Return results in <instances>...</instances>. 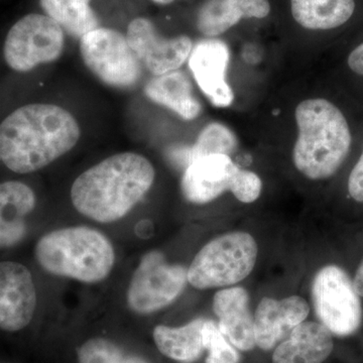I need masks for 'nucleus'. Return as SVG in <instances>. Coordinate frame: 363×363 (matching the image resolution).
Listing matches in <instances>:
<instances>
[{
	"label": "nucleus",
	"instance_id": "obj_1",
	"mask_svg": "<svg viewBox=\"0 0 363 363\" xmlns=\"http://www.w3.org/2000/svg\"><path fill=\"white\" fill-rule=\"evenodd\" d=\"M80 135L77 121L66 109L26 105L0 124V160L14 173H33L70 152Z\"/></svg>",
	"mask_w": 363,
	"mask_h": 363
},
{
	"label": "nucleus",
	"instance_id": "obj_2",
	"mask_svg": "<svg viewBox=\"0 0 363 363\" xmlns=\"http://www.w3.org/2000/svg\"><path fill=\"white\" fill-rule=\"evenodd\" d=\"M156 172L135 152L114 155L88 169L71 188L72 204L79 213L100 223L123 218L149 192Z\"/></svg>",
	"mask_w": 363,
	"mask_h": 363
},
{
	"label": "nucleus",
	"instance_id": "obj_3",
	"mask_svg": "<svg viewBox=\"0 0 363 363\" xmlns=\"http://www.w3.org/2000/svg\"><path fill=\"white\" fill-rule=\"evenodd\" d=\"M298 138L294 147L296 168L310 180L330 178L350 152V125L335 104L313 98L296 107Z\"/></svg>",
	"mask_w": 363,
	"mask_h": 363
},
{
	"label": "nucleus",
	"instance_id": "obj_4",
	"mask_svg": "<svg viewBox=\"0 0 363 363\" xmlns=\"http://www.w3.org/2000/svg\"><path fill=\"white\" fill-rule=\"evenodd\" d=\"M35 255L45 272L86 284L104 281L116 262L108 238L86 226L66 227L45 234L35 245Z\"/></svg>",
	"mask_w": 363,
	"mask_h": 363
},
{
	"label": "nucleus",
	"instance_id": "obj_5",
	"mask_svg": "<svg viewBox=\"0 0 363 363\" xmlns=\"http://www.w3.org/2000/svg\"><path fill=\"white\" fill-rule=\"evenodd\" d=\"M252 234L235 231L208 242L188 269V283L199 290L235 285L252 272L257 259Z\"/></svg>",
	"mask_w": 363,
	"mask_h": 363
},
{
	"label": "nucleus",
	"instance_id": "obj_6",
	"mask_svg": "<svg viewBox=\"0 0 363 363\" xmlns=\"http://www.w3.org/2000/svg\"><path fill=\"white\" fill-rule=\"evenodd\" d=\"M85 66L102 83L117 89H133L140 83L143 65L123 33L97 28L80 39Z\"/></svg>",
	"mask_w": 363,
	"mask_h": 363
},
{
	"label": "nucleus",
	"instance_id": "obj_7",
	"mask_svg": "<svg viewBox=\"0 0 363 363\" xmlns=\"http://www.w3.org/2000/svg\"><path fill=\"white\" fill-rule=\"evenodd\" d=\"M312 301L320 323L339 337L360 328L363 310L360 296L348 274L337 266L322 267L312 284Z\"/></svg>",
	"mask_w": 363,
	"mask_h": 363
},
{
	"label": "nucleus",
	"instance_id": "obj_8",
	"mask_svg": "<svg viewBox=\"0 0 363 363\" xmlns=\"http://www.w3.org/2000/svg\"><path fill=\"white\" fill-rule=\"evenodd\" d=\"M64 47L65 32L58 23L44 14H28L7 33L4 59L13 70L28 72L57 61Z\"/></svg>",
	"mask_w": 363,
	"mask_h": 363
},
{
	"label": "nucleus",
	"instance_id": "obj_9",
	"mask_svg": "<svg viewBox=\"0 0 363 363\" xmlns=\"http://www.w3.org/2000/svg\"><path fill=\"white\" fill-rule=\"evenodd\" d=\"M188 283V269L169 264L162 252H147L130 279L126 293L128 307L138 314H150L171 305Z\"/></svg>",
	"mask_w": 363,
	"mask_h": 363
},
{
	"label": "nucleus",
	"instance_id": "obj_10",
	"mask_svg": "<svg viewBox=\"0 0 363 363\" xmlns=\"http://www.w3.org/2000/svg\"><path fill=\"white\" fill-rule=\"evenodd\" d=\"M126 39L140 64L154 76L179 70L193 49L192 40L188 35L162 37L154 23L145 18L130 21Z\"/></svg>",
	"mask_w": 363,
	"mask_h": 363
},
{
	"label": "nucleus",
	"instance_id": "obj_11",
	"mask_svg": "<svg viewBox=\"0 0 363 363\" xmlns=\"http://www.w3.org/2000/svg\"><path fill=\"white\" fill-rule=\"evenodd\" d=\"M37 290L28 267L16 262H0V330L14 333L33 321Z\"/></svg>",
	"mask_w": 363,
	"mask_h": 363
},
{
	"label": "nucleus",
	"instance_id": "obj_12",
	"mask_svg": "<svg viewBox=\"0 0 363 363\" xmlns=\"http://www.w3.org/2000/svg\"><path fill=\"white\" fill-rule=\"evenodd\" d=\"M188 60L196 83L212 105L219 108L230 106L234 94L226 81L228 45L215 38L200 40Z\"/></svg>",
	"mask_w": 363,
	"mask_h": 363
},
{
	"label": "nucleus",
	"instance_id": "obj_13",
	"mask_svg": "<svg viewBox=\"0 0 363 363\" xmlns=\"http://www.w3.org/2000/svg\"><path fill=\"white\" fill-rule=\"evenodd\" d=\"M238 168L226 155L200 157L186 167L181 182L182 192L189 202L206 204L231 191Z\"/></svg>",
	"mask_w": 363,
	"mask_h": 363
},
{
	"label": "nucleus",
	"instance_id": "obj_14",
	"mask_svg": "<svg viewBox=\"0 0 363 363\" xmlns=\"http://www.w3.org/2000/svg\"><path fill=\"white\" fill-rule=\"evenodd\" d=\"M309 313V305L298 296L262 298L255 313V343L260 350H274L305 322Z\"/></svg>",
	"mask_w": 363,
	"mask_h": 363
},
{
	"label": "nucleus",
	"instance_id": "obj_15",
	"mask_svg": "<svg viewBox=\"0 0 363 363\" xmlns=\"http://www.w3.org/2000/svg\"><path fill=\"white\" fill-rule=\"evenodd\" d=\"M213 311L218 318V328L234 347L242 351L257 346L255 315L250 309L247 290L240 286L223 289L215 294Z\"/></svg>",
	"mask_w": 363,
	"mask_h": 363
},
{
	"label": "nucleus",
	"instance_id": "obj_16",
	"mask_svg": "<svg viewBox=\"0 0 363 363\" xmlns=\"http://www.w3.org/2000/svg\"><path fill=\"white\" fill-rule=\"evenodd\" d=\"M271 11L269 0H206L198 11L197 28L208 39H214L240 21L262 20Z\"/></svg>",
	"mask_w": 363,
	"mask_h": 363
},
{
	"label": "nucleus",
	"instance_id": "obj_17",
	"mask_svg": "<svg viewBox=\"0 0 363 363\" xmlns=\"http://www.w3.org/2000/svg\"><path fill=\"white\" fill-rule=\"evenodd\" d=\"M333 348V337L326 327L303 322L277 346L272 363H323Z\"/></svg>",
	"mask_w": 363,
	"mask_h": 363
},
{
	"label": "nucleus",
	"instance_id": "obj_18",
	"mask_svg": "<svg viewBox=\"0 0 363 363\" xmlns=\"http://www.w3.org/2000/svg\"><path fill=\"white\" fill-rule=\"evenodd\" d=\"M32 189L18 181L0 183V248L16 247L25 238L26 217L35 207Z\"/></svg>",
	"mask_w": 363,
	"mask_h": 363
},
{
	"label": "nucleus",
	"instance_id": "obj_19",
	"mask_svg": "<svg viewBox=\"0 0 363 363\" xmlns=\"http://www.w3.org/2000/svg\"><path fill=\"white\" fill-rule=\"evenodd\" d=\"M150 101L167 107L184 121H194L202 111L201 102L193 92V84L185 72L176 70L150 79L145 87Z\"/></svg>",
	"mask_w": 363,
	"mask_h": 363
},
{
	"label": "nucleus",
	"instance_id": "obj_20",
	"mask_svg": "<svg viewBox=\"0 0 363 363\" xmlns=\"http://www.w3.org/2000/svg\"><path fill=\"white\" fill-rule=\"evenodd\" d=\"M204 322V318H198L181 327L159 325L152 333L157 350L175 362H197L205 351L202 334Z\"/></svg>",
	"mask_w": 363,
	"mask_h": 363
},
{
	"label": "nucleus",
	"instance_id": "obj_21",
	"mask_svg": "<svg viewBox=\"0 0 363 363\" xmlns=\"http://www.w3.org/2000/svg\"><path fill=\"white\" fill-rule=\"evenodd\" d=\"M294 20L311 30H328L342 26L352 18L354 0H290Z\"/></svg>",
	"mask_w": 363,
	"mask_h": 363
},
{
	"label": "nucleus",
	"instance_id": "obj_22",
	"mask_svg": "<svg viewBox=\"0 0 363 363\" xmlns=\"http://www.w3.org/2000/svg\"><path fill=\"white\" fill-rule=\"evenodd\" d=\"M40 2L47 16L72 37L81 39L86 33L99 28L90 0H40Z\"/></svg>",
	"mask_w": 363,
	"mask_h": 363
},
{
	"label": "nucleus",
	"instance_id": "obj_23",
	"mask_svg": "<svg viewBox=\"0 0 363 363\" xmlns=\"http://www.w3.org/2000/svg\"><path fill=\"white\" fill-rule=\"evenodd\" d=\"M238 147V138L230 128L222 123H210L203 128L192 147L186 150L185 154L179 152L182 156L179 162H185L188 166L195 160L211 155L229 156L235 152Z\"/></svg>",
	"mask_w": 363,
	"mask_h": 363
},
{
	"label": "nucleus",
	"instance_id": "obj_24",
	"mask_svg": "<svg viewBox=\"0 0 363 363\" xmlns=\"http://www.w3.org/2000/svg\"><path fill=\"white\" fill-rule=\"evenodd\" d=\"M78 363H150L145 358L128 352L118 344L104 337L85 341L77 350Z\"/></svg>",
	"mask_w": 363,
	"mask_h": 363
},
{
	"label": "nucleus",
	"instance_id": "obj_25",
	"mask_svg": "<svg viewBox=\"0 0 363 363\" xmlns=\"http://www.w3.org/2000/svg\"><path fill=\"white\" fill-rule=\"evenodd\" d=\"M203 344L208 351L205 363H240V355L238 348L219 330L213 320L205 319L202 328Z\"/></svg>",
	"mask_w": 363,
	"mask_h": 363
},
{
	"label": "nucleus",
	"instance_id": "obj_26",
	"mask_svg": "<svg viewBox=\"0 0 363 363\" xmlns=\"http://www.w3.org/2000/svg\"><path fill=\"white\" fill-rule=\"evenodd\" d=\"M262 180L257 174L247 169H240L230 192L242 203H252L262 193Z\"/></svg>",
	"mask_w": 363,
	"mask_h": 363
},
{
	"label": "nucleus",
	"instance_id": "obj_27",
	"mask_svg": "<svg viewBox=\"0 0 363 363\" xmlns=\"http://www.w3.org/2000/svg\"><path fill=\"white\" fill-rule=\"evenodd\" d=\"M348 191L355 201L363 202V150L348 179Z\"/></svg>",
	"mask_w": 363,
	"mask_h": 363
},
{
	"label": "nucleus",
	"instance_id": "obj_28",
	"mask_svg": "<svg viewBox=\"0 0 363 363\" xmlns=\"http://www.w3.org/2000/svg\"><path fill=\"white\" fill-rule=\"evenodd\" d=\"M347 63L351 71L354 72L357 75L363 76V43L357 45L350 52V56H348Z\"/></svg>",
	"mask_w": 363,
	"mask_h": 363
},
{
	"label": "nucleus",
	"instance_id": "obj_29",
	"mask_svg": "<svg viewBox=\"0 0 363 363\" xmlns=\"http://www.w3.org/2000/svg\"><path fill=\"white\" fill-rule=\"evenodd\" d=\"M353 286L358 295L363 298V259L362 264L358 267L354 279H353Z\"/></svg>",
	"mask_w": 363,
	"mask_h": 363
},
{
	"label": "nucleus",
	"instance_id": "obj_30",
	"mask_svg": "<svg viewBox=\"0 0 363 363\" xmlns=\"http://www.w3.org/2000/svg\"><path fill=\"white\" fill-rule=\"evenodd\" d=\"M152 1L157 4H161V6H168V4H173L176 0H152Z\"/></svg>",
	"mask_w": 363,
	"mask_h": 363
},
{
	"label": "nucleus",
	"instance_id": "obj_31",
	"mask_svg": "<svg viewBox=\"0 0 363 363\" xmlns=\"http://www.w3.org/2000/svg\"><path fill=\"white\" fill-rule=\"evenodd\" d=\"M0 363H11V362H0Z\"/></svg>",
	"mask_w": 363,
	"mask_h": 363
}]
</instances>
